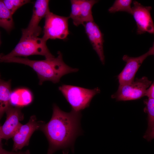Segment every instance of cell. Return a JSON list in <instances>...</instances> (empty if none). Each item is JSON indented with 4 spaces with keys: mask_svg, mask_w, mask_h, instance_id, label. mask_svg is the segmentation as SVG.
Segmentation results:
<instances>
[{
    "mask_svg": "<svg viewBox=\"0 0 154 154\" xmlns=\"http://www.w3.org/2000/svg\"><path fill=\"white\" fill-rule=\"evenodd\" d=\"M12 15L2 0H0V26L8 32L11 31L14 27Z\"/></svg>",
    "mask_w": 154,
    "mask_h": 154,
    "instance_id": "obj_16",
    "label": "cell"
},
{
    "mask_svg": "<svg viewBox=\"0 0 154 154\" xmlns=\"http://www.w3.org/2000/svg\"><path fill=\"white\" fill-rule=\"evenodd\" d=\"M43 124L42 121H38L35 116L31 117L29 121L25 125L22 124L12 137L13 151H16L28 145L33 133L36 130L40 129Z\"/></svg>",
    "mask_w": 154,
    "mask_h": 154,
    "instance_id": "obj_10",
    "label": "cell"
},
{
    "mask_svg": "<svg viewBox=\"0 0 154 154\" xmlns=\"http://www.w3.org/2000/svg\"><path fill=\"white\" fill-rule=\"evenodd\" d=\"M58 89L72 108V110L81 112L88 107L93 97L100 92L98 87L90 89L77 86L63 84Z\"/></svg>",
    "mask_w": 154,
    "mask_h": 154,
    "instance_id": "obj_4",
    "label": "cell"
},
{
    "mask_svg": "<svg viewBox=\"0 0 154 154\" xmlns=\"http://www.w3.org/2000/svg\"><path fill=\"white\" fill-rule=\"evenodd\" d=\"M33 100L32 92L25 88H16L12 92L10 99L11 106L19 108L30 104Z\"/></svg>",
    "mask_w": 154,
    "mask_h": 154,
    "instance_id": "obj_13",
    "label": "cell"
},
{
    "mask_svg": "<svg viewBox=\"0 0 154 154\" xmlns=\"http://www.w3.org/2000/svg\"><path fill=\"white\" fill-rule=\"evenodd\" d=\"M144 102L145 105L144 111L148 115V129H149L154 124V98H148Z\"/></svg>",
    "mask_w": 154,
    "mask_h": 154,
    "instance_id": "obj_18",
    "label": "cell"
},
{
    "mask_svg": "<svg viewBox=\"0 0 154 154\" xmlns=\"http://www.w3.org/2000/svg\"><path fill=\"white\" fill-rule=\"evenodd\" d=\"M98 1L95 0H80L79 9V25H83L85 23L93 21L92 11L94 5Z\"/></svg>",
    "mask_w": 154,
    "mask_h": 154,
    "instance_id": "obj_15",
    "label": "cell"
},
{
    "mask_svg": "<svg viewBox=\"0 0 154 154\" xmlns=\"http://www.w3.org/2000/svg\"><path fill=\"white\" fill-rule=\"evenodd\" d=\"M12 91L11 80H0V116L1 118L7 110L11 106L10 99Z\"/></svg>",
    "mask_w": 154,
    "mask_h": 154,
    "instance_id": "obj_14",
    "label": "cell"
},
{
    "mask_svg": "<svg viewBox=\"0 0 154 154\" xmlns=\"http://www.w3.org/2000/svg\"><path fill=\"white\" fill-rule=\"evenodd\" d=\"M153 45L146 53L137 57L124 55L122 58L126 62L124 68L117 76L119 85L131 82L134 80L135 75L144 61L148 56L153 55Z\"/></svg>",
    "mask_w": 154,
    "mask_h": 154,
    "instance_id": "obj_8",
    "label": "cell"
},
{
    "mask_svg": "<svg viewBox=\"0 0 154 154\" xmlns=\"http://www.w3.org/2000/svg\"><path fill=\"white\" fill-rule=\"evenodd\" d=\"M132 13L137 26V33L141 35L145 33L154 34V24L152 18L150 6H145L134 1Z\"/></svg>",
    "mask_w": 154,
    "mask_h": 154,
    "instance_id": "obj_9",
    "label": "cell"
},
{
    "mask_svg": "<svg viewBox=\"0 0 154 154\" xmlns=\"http://www.w3.org/2000/svg\"><path fill=\"white\" fill-rule=\"evenodd\" d=\"M6 119L0 127V139L8 140L13 137L22 125L20 121L24 118L20 108L11 106L6 111Z\"/></svg>",
    "mask_w": 154,
    "mask_h": 154,
    "instance_id": "obj_11",
    "label": "cell"
},
{
    "mask_svg": "<svg viewBox=\"0 0 154 154\" xmlns=\"http://www.w3.org/2000/svg\"><path fill=\"white\" fill-rule=\"evenodd\" d=\"M81 117V112L71 110L66 112L56 104L53 105L50 119L47 123L43 124L40 129L49 142L47 154L69 148L74 151L75 140L83 132L80 123Z\"/></svg>",
    "mask_w": 154,
    "mask_h": 154,
    "instance_id": "obj_1",
    "label": "cell"
},
{
    "mask_svg": "<svg viewBox=\"0 0 154 154\" xmlns=\"http://www.w3.org/2000/svg\"><path fill=\"white\" fill-rule=\"evenodd\" d=\"M49 2V1L47 0H37L36 1L31 20L27 27L22 29V35L20 40L37 37L40 34L41 29L38 24L41 19L45 17L50 11Z\"/></svg>",
    "mask_w": 154,
    "mask_h": 154,
    "instance_id": "obj_7",
    "label": "cell"
},
{
    "mask_svg": "<svg viewBox=\"0 0 154 154\" xmlns=\"http://www.w3.org/2000/svg\"><path fill=\"white\" fill-rule=\"evenodd\" d=\"M145 96L148 98H154V82L146 90Z\"/></svg>",
    "mask_w": 154,
    "mask_h": 154,
    "instance_id": "obj_21",
    "label": "cell"
},
{
    "mask_svg": "<svg viewBox=\"0 0 154 154\" xmlns=\"http://www.w3.org/2000/svg\"><path fill=\"white\" fill-rule=\"evenodd\" d=\"M44 35L42 37L46 41L49 39H66L69 34V17L60 16L49 11L45 17Z\"/></svg>",
    "mask_w": 154,
    "mask_h": 154,
    "instance_id": "obj_6",
    "label": "cell"
},
{
    "mask_svg": "<svg viewBox=\"0 0 154 154\" xmlns=\"http://www.w3.org/2000/svg\"><path fill=\"white\" fill-rule=\"evenodd\" d=\"M46 41L42 38L34 37L20 40L14 48L9 53L1 55V62L14 57L27 56L34 55L44 56L46 59H51L55 57L50 52Z\"/></svg>",
    "mask_w": 154,
    "mask_h": 154,
    "instance_id": "obj_3",
    "label": "cell"
},
{
    "mask_svg": "<svg viewBox=\"0 0 154 154\" xmlns=\"http://www.w3.org/2000/svg\"><path fill=\"white\" fill-rule=\"evenodd\" d=\"M83 25L93 49L102 64H104L105 58L103 48V36L99 26L94 21L86 22Z\"/></svg>",
    "mask_w": 154,
    "mask_h": 154,
    "instance_id": "obj_12",
    "label": "cell"
},
{
    "mask_svg": "<svg viewBox=\"0 0 154 154\" xmlns=\"http://www.w3.org/2000/svg\"><path fill=\"white\" fill-rule=\"evenodd\" d=\"M2 1L13 15L19 8L31 2L29 0H4Z\"/></svg>",
    "mask_w": 154,
    "mask_h": 154,
    "instance_id": "obj_19",
    "label": "cell"
},
{
    "mask_svg": "<svg viewBox=\"0 0 154 154\" xmlns=\"http://www.w3.org/2000/svg\"><path fill=\"white\" fill-rule=\"evenodd\" d=\"M151 81L143 76L124 84L119 85L116 93L111 98L117 101L138 99L145 96L147 90L151 85Z\"/></svg>",
    "mask_w": 154,
    "mask_h": 154,
    "instance_id": "obj_5",
    "label": "cell"
},
{
    "mask_svg": "<svg viewBox=\"0 0 154 154\" xmlns=\"http://www.w3.org/2000/svg\"><path fill=\"white\" fill-rule=\"evenodd\" d=\"M29 151H27L25 152H18L17 154H29Z\"/></svg>",
    "mask_w": 154,
    "mask_h": 154,
    "instance_id": "obj_23",
    "label": "cell"
},
{
    "mask_svg": "<svg viewBox=\"0 0 154 154\" xmlns=\"http://www.w3.org/2000/svg\"><path fill=\"white\" fill-rule=\"evenodd\" d=\"M1 140L0 139V154H17L18 152H9L3 149L2 146Z\"/></svg>",
    "mask_w": 154,
    "mask_h": 154,
    "instance_id": "obj_22",
    "label": "cell"
},
{
    "mask_svg": "<svg viewBox=\"0 0 154 154\" xmlns=\"http://www.w3.org/2000/svg\"><path fill=\"white\" fill-rule=\"evenodd\" d=\"M153 45L154 46V42L153 43ZM153 55H154V54H153Z\"/></svg>",
    "mask_w": 154,
    "mask_h": 154,
    "instance_id": "obj_24",
    "label": "cell"
},
{
    "mask_svg": "<svg viewBox=\"0 0 154 154\" xmlns=\"http://www.w3.org/2000/svg\"><path fill=\"white\" fill-rule=\"evenodd\" d=\"M57 54V57L50 60H32L27 58L14 57L6 60L3 62L18 63L29 66L37 73L40 85L46 81L56 84L58 82L64 75L78 70V69L72 68L65 63L60 51H58Z\"/></svg>",
    "mask_w": 154,
    "mask_h": 154,
    "instance_id": "obj_2",
    "label": "cell"
},
{
    "mask_svg": "<svg viewBox=\"0 0 154 154\" xmlns=\"http://www.w3.org/2000/svg\"><path fill=\"white\" fill-rule=\"evenodd\" d=\"M131 0H116L108 11L110 13H115L119 11L125 12L132 14V9Z\"/></svg>",
    "mask_w": 154,
    "mask_h": 154,
    "instance_id": "obj_17",
    "label": "cell"
},
{
    "mask_svg": "<svg viewBox=\"0 0 154 154\" xmlns=\"http://www.w3.org/2000/svg\"><path fill=\"white\" fill-rule=\"evenodd\" d=\"M143 137L149 141L154 139V124L151 127L148 129Z\"/></svg>",
    "mask_w": 154,
    "mask_h": 154,
    "instance_id": "obj_20",
    "label": "cell"
}]
</instances>
